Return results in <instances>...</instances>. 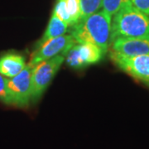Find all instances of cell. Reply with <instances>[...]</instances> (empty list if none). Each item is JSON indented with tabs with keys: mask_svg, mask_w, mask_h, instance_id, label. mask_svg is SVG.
<instances>
[{
	"mask_svg": "<svg viewBox=\"0 0 149 149\" xmlns=\"http://www.w3.org/2000/svg\"><path fill=\"white\" fill-rule=\"evenodd\" d=\"M111 23L112 16L103 9L80 20L70 32L77 43L95 45L105 55L110 44Z\"/></svg>",
	"mask_w": 149,
	"mask_h": 149,
	"instance_id": "1",
	"label": "cell"
},
{
	"mask_svg": "<svg viewBox=\"0 0 149 149\" xmlns=\"http://www.w3.org/2000/svg\"><path fill=\"white\" fill-rule=\"evenodd\" d=\"M149 35V16L125 0L113 15L111 23L110 43L118 37H133Z\"/></svg>",
	"mask_w": 149,
	"mask_h": 149,
	"instance_id": "2",
	"label": "cell"
},
{
	"mask_svg": "<svg viewBox=\"0 0 149 149\" xmlns=\"http://www.w3.org/2000/svg\"><path fill=\"white\" fill-rule=\"evenodd\" d=\"M64 61L65 56L58 55L32 67L31 101L36 103L41 99Z\"/></svg>",
	"mask_w": 149,
	"mask_h": 149,
	"instance_id": "3",
	"label": "cell"
},
{
	"mask_svg": "<svg viewBox=\"0 0 149 149\" xmlns=\"http://www.w3.org/2000/svg\"><path fill=\"white\" fill-rule=\"evenodd\" d=\"M32 66L27 64L19 74L7 79V88L13 106L22 109L29 106L32 96Z\"/></svg>",
	"mask_w": 149,
	"mask_h": 149,
	"instance_id": "4",
	"label": "cell"
},
{
	"mask_svg": "<svg viewBox=\"0 0 149 149\" xmlns=\"http://www.w3.org/2000/svg\"><path fill=\"white\" fill-rule=\"evenodd\" d=\"M76 42L70 34L62 35L49 40L42 45L36 47L28 65L34 67L37 64L47 60L53 58L58 55L65 56L70 49L76 44Z\"/></svg>",
	"mask_w": 149,
	"mask_h": 149,
	"instance_id": "5",
	"label": "cell"
},
{
	"mask_svg": "<svg viewBox=\"0 0 149 149\" xmlns=\"http://www.w3.org/2000/svg\"><path fill=\"white\" fill-rule=\"evenodd\" d=\"M109 57L123 71L134 79L149 85V54L125 56L109 52Z\"/></svg>",
	"mask_w": 149,
	"mask_h": 149,
	"instance_id": "6",
	"label": "cell"
},
{
	"mask_svg": "<svg viewBox=\"0 0 149 149\" xmlns=\"http://www.w3.org/2000/svg\"><path fill=\"white\" fill-rule=\"evenodd\" d=\"M104 52L95 45L89 43L74 44L66 56V63L74 69L84 68L99 62L104 56Z\"/></svg>",
	"mask_w": 149,
	"mask_h": 149,
	"instance_id": "7",
	"label": "cell"
},
{
	"mask_svg": "<svg viewBox=\"0 0 149 149\" xmlns=\"http://www.w3.org/2000/svg\"><path fill=\"white\" fill-rule=\"evenodd\" d=\"M109 52L125 56L148 55L149 35L116 38L111 42Z\"/></svg>",
	"mask_w": 149,
	"mask_h": 149,
	"instance_id": "8",
	"label": "cell"
},
{
	"mask_svg": "<svg viewBox=\"0 0 149 149\" xmlns=\"http://www.w3.org/2000/svg\"><path fill=\"white\" fill-rule=\"evenodd\" d=\"M27 65L24 56L16 53L4 54L0 56V74L12 78L19 74Z\"/></svg>",
	"mask_w": 149,
	"mask_h": 149,
	"instance_id": "9",
	"label": "cell"
},
{
	"mask_svg": "<svg viewBox=\"0 0 149 149\" xmlns=\"http://www.w3.org/2000/svg\"><path fill=\"white\" fill-rule=\"evenodd\" d=\"M68 27L69 26L67 25V23H65L64 21H62L61 18H59L58 17L52 13L51 19L48 22L47 27L45 32L43 33L42 38L37 43L36 47L42 45L49 40L64 35L67 32Z\"/></svg>",
	"mask_w": 149,
	"mask_h": 149,
	"instance_id": "10",
	"label": "cell"
},
{
	"mask_svg": "<svg viewBox=\"0 0 149 149\" xmlns=\"http://www.w3.org/2000/svg\"><path fill=\"white\" fill-rule=\"evenodd\" d=\"M103 0H80L81 13L80 19H85L87 17L96 13L102 7Z\"/></svg>",
	"mask_w": 149,
	"mask_h": 149,
	"instance_id": "11",
	"label": "cell"
},
{
	"mask_svg": "<svg viewBox=\"0 0 149 149\" xmlns=\"http://www.w3.org/2000/svg\"><path fill=\"white\" fill-rule=\"evenodd\" d=\"M66 9L70 20V26L77 23L80 19V0H66Z\"/></svg>",
	"mask_w": 149,
	"mask_h": 149,
	"instance_id": "12",
	"label": "cell"
},
{
	"mask_svg": "<svg viewBox=\"0 0 149 149\" xmlns=\"http://www.w3.org/2000/svg\"><path fill=\"white\" fill-rule=\"evenodd\" d=\"M53 13L61 18L62 21L67 23L68 26H70V20L66 9V0H56V5L54 8Z\"/></svg>",
	"mask_w": 149,
	"mask_h": 149,
	"instance_id": "13",
	"label": "cell"
},
{
	"mask_svg": "<svg viewBox=\"0 0 149 149\" xmlns=\"http://www.w3.org/2000/svg\"><path fill=\"white\" fill-rule=\"evenodd\" d=\"M0 101L7 105H13L10 93L7 88V78L0 74Z\"/></svg>",
	"mask_w": 149,
	"mask_h": 149,
	"instance_id": "14",
	"label": "cell"
},
{
	"mask_svg": "<svg viewBox=\"0 0 149 149\" xmlns=\"http://www.w3.org/2000/svg\"><path fill=\"white\" fill-rule=\"evenodd\" d=\"M125 0H103V9L110 16H113L121 8Z\"/></svg>",
	"mask_w": 149,
	"mask_h": 149,
	"instance_id": "15",
	"label": "cell"
},
{
	"mask_svg": "<svg viewBox=\"0 0 149 149\" xmlns=\"http://www.w3.org/2000/svg\"><path fill=\"white\" fill-rule=\"evenodd\" d=\"M138 9L149 16V0H131Z\"/></svg>",
	"mask_w": 149,
	"mask_h": 149,
	"instance_id": "16",
	"label": "cell"
}]
</instances>
